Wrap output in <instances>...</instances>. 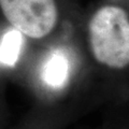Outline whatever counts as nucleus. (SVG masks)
I'll return each instance as SVG.
<instances>
[{
  "instance_id": "obj_1",
  "label": "nucleus",
  "mask_w": 129,
  "mask_h": 129,
  "mask_svg": "<svg viewBox=\"0 0 129 129\" xmlns=\"http://www.w3.org/2000/svg\"><path fill=\"white\" fill-rule=\"evenodd\" d=\"M87 35L97 62L112 70L129 67V14L124 8H99L88 22Z\"/></svg>"
},
{
  "instance_id": "obj_2",
  "label": "nucleus",
  "mask_w": 129,
  "mask_h": 129,
  "mask_svg": "<svg viewBox=\"0 0 129 129\" xmlns=\"http://www.w3.org/2000/svg\"><path fill=\"white\" fill-rule=\"evenodd\" d=\"M0 8L13 28L32 39H42L58 21L55 0H0Z\"/></svg>"
},
{
  "instance_id": "obj_3",
  "label": "nucleus",
  "mask_w": 129,
  "mask_h": 129,
  "mask_svg": "<svg viewBox=\"0 0 129 129\" xmlns=\"http://www.w3.org/2000/svg\"><path fill=\"white\" fill-rule=\"evenodd\" d=\"M70 72L68 56L60 50L53 51L44 60L41 68V79L46 85L61 88L66 85Z\"/></svg>"
},
{
  "instance_id": "obj_4",
  "label": "nucleus",
  "mask_w": 129,
  "mask_h": 129,
  "mask_svg": "<svg viewBox=\"0 0 129 129\" xmlns=\"http://www.w3.org/2000/svg\"><path fill=\"white\" fill-rule=\"evenodd\" d=\"M24 38L23 34L15 28L9 29L0 42V62L8 67H13L19 58Z\"/></svg>"
}]
</instances>
